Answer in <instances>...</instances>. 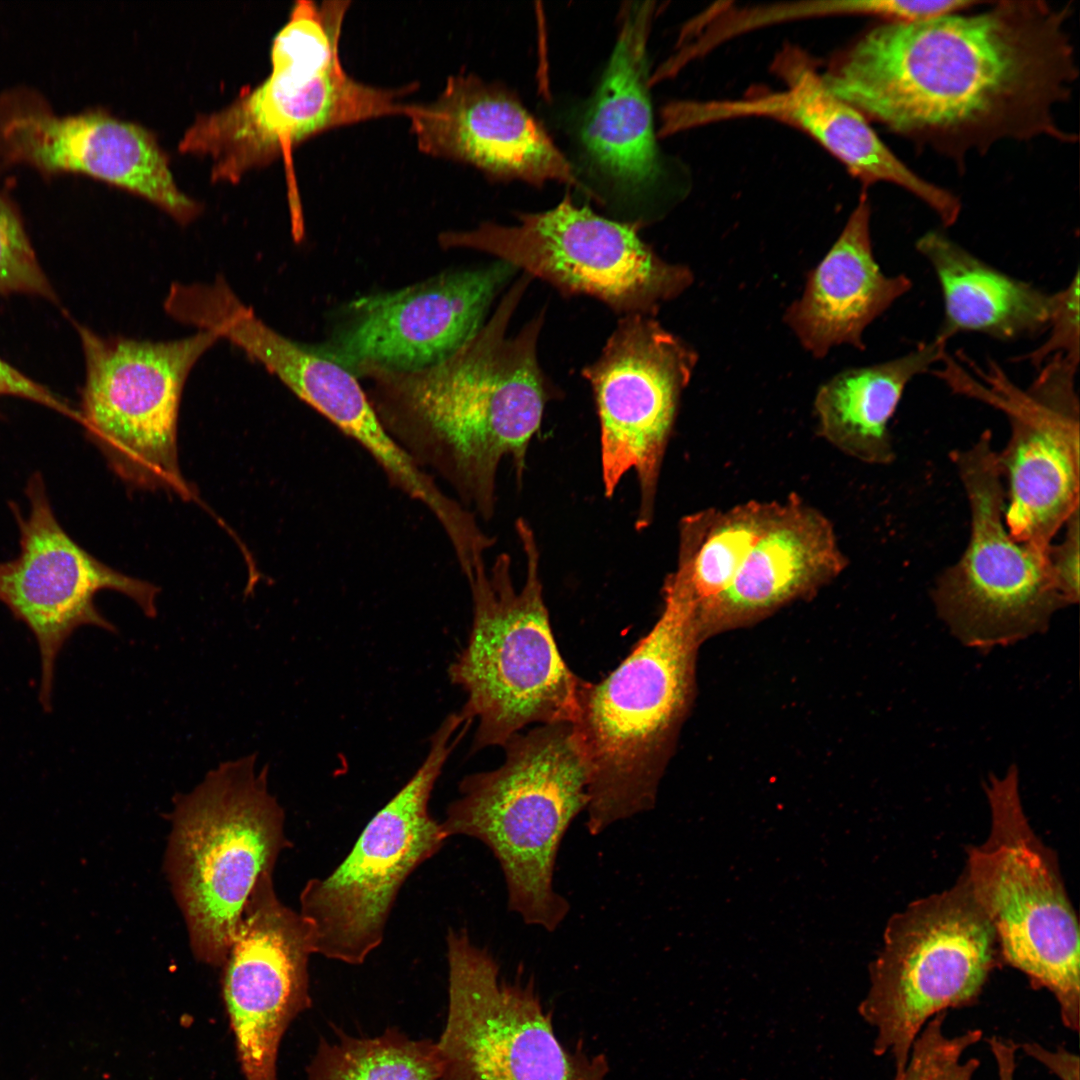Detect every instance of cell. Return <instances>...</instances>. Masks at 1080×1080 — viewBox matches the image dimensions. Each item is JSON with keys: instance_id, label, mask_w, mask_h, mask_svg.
Here are the masks:
<instances>
[{"instance_id": "1", "label": "cell", "mask_w": 1080, "mask_h": 1080, "mask_svg": "<svg viewBox=\"0 0 1080 1080\" xmlns=\"http://www.w3.org/2000/svg\"><path fill=\"white\" fill-rule=\"evenodd\" d=\"M990 5L877 25L842 50L823 79L869 122L959 166L1001 141L1073 142L1056 118L1078 78L1070 5Z\"/></svg>"}, {"instance_id": "2", "label": "cell", "mask_w": 1080, "mask_h": 1080, "mask_svg": "<svg viewBox=\"0 0 1080 1080\" xmlns=\"http://www.w3.org/2000/svg\"><path fill=\"white\" fill-rule=\"evenodd\" d=\"M530 279L523 274L480 331L443 362L366 378L368 399L387 432L484 520L495 512L500 461L511 458L520 482L552 396L537 358L542 315L506 335Z\"/></svg>"}, {"instance_id": "3", "label": "cell", "mask_w": 1080, "mask_h": 1080, "mask_svg": "<svg viewBox=\"0 0 1080 1080\" xmlns=\"http://www.w3.org/2000/svg\"><path fill=\"white\" fill-rule=\"evenodd\" d=\"M652 629L598 683L583 680L571 723L588 767L592 836L653 807L696 691L697 605L668 580Z\"/></svg>"}, {"instance_id": "4", "label": "cell", "mask_w": 1080, "mask_h": 1080, "mask_svg": "<svg viewBox=\"0 0 1080 1080\" xmlns=\"http://www.w3.org/2000/svg\"><path fill=\"white\" fill-rule=\"evenodd\" d=\"M348 11L342 1H297L270 50L269 75L225 108L199 116L179 142L208 156L214 181L236 182L330 129L391 115L408 117L402 99L416 85L378 88L350 76L339 42Z\"/></svg>"}, {"instance_id": "5", "label": "cell", "mask_w": 1080, "mask_h": 1080, "mask_svg": "<svg viewBox=\"0 0 1080 1080\" xmlns=\"http://www.w3.org/2000/svg\"><path fill=\"white\" fill-rule=\"evenodd\" d=\"M496 769L466 775L440 821L447 838L482 842L499 863L509 911L554 932L570 911L555 890L558 851L589 803L588 767L571 723L513 735Z\"/></svg>"}, {"instance_id": "6", "label": "cell", "mask_w": 1080, "mask_h": 1080, "mask_svg": "<svg viewBox=\"0 0 1080 1080\" xmlns=\"http://www.w3.org/2000/svg\"><path fill=\"white\" fill-rule=\"evenodd\" d=\"M516 531L526 557L520 590L511 559L481 560L464 575L472 600L468 640L448 668L466 695L459 711L476 724L472 751L500 746L526 726L572 723L582 679L563 660L551 629L539 575V551L529 524Z\"/></svg>"}, {"instance_id": "7", "label": "cell", "mask_w": 1080, "mask_h": 1080, "mask_svg": "<svg viewBox=\"0 0 1080 1080\" xmlns=\"http://www.w3.org/2000/svg\"><path fill=\"white\" fill-rule=\"evenodd\" d=\"M256 764L255 753L220 763L177 793L169 814L164 872L193 956L213 967L223 966L258 879L291 846L268 766Z\"/></svg>"}, {"instance_id": "8", "label": "cell", "mask_w": 1080, "mask_h": 1080, "mask_svg": "<svg viewBox=\"0 0 1080 1080\" xmlns=\"http://www.w3.org/2000/svg\"><path fill=\"white\" fill-rule=\"evenodd\" d=\"M983 786L990 831L983 843L966 848L963 872L994 928L1002 962L1048 990L1062 1024L1077 1033L1079 925L1058 858L1029 823L1015 764Z\"/></svg>"}, {"instance_id": "9", "label": "cell", "mask_w": 1080, "mask_h": 1080, "mask_svg": "<svg viewBox=\"0 0 1080 1080\" xmlns=\"http://www.w3.org/2000/svg\"><path fill=\"white\" fill-rule=\"evenodd\" d=\"M1002 963L994 928L964 872L951 887L908 904L888 922L859 1006L876 1031L873 1053H889L899 1075L924 1025L974 1005Z\"/></svg>"}, {"instance_id": "10", "label": "cell", "mask_w": 1080, "mask_h": 1080, "mask_svg": "<svg viewBox=\"0 0 1080 1080\" xmlns=\"http://www.w3.org/2000/svg\"><path fill=\"white\" fill-rule=\"evenodd\" d=\"M469 727L460 712L447 715L420 766L367 823L346 858L326 877L305 883L299 913L312 929L315 954L360 965L381 945L403 884L448 839L429 801Z\"/></svg>"}, {"instance_id": "11", "label": "cell", "mask_w": 1080, "mask_h": 1080, "mask_svg": "<svg viewBox=\"0 0 1080 1080\" xmlns=\"http://www.w3.org/2000/svg\"><path fill=\"white\" fill-rule=\"evenodd\" d=\"M965 491L970 534L960 558L936 579L938 617L963 645L987 652L1047 631L1068 607L1046 549L1015 540L1004 522L1005 490L991 435L950 455Z\"/></svg>"}, {"instance_id": "12", "label": "cell", "mask_w": 1080, "mask_h": 1080, "mask_svg": "<svg viewBox=\"0 0 1080 1080\" xmlns=\"http://www.w3.org/2000/svg\"><path fill=\"white\" fill-rule=\"evenodd\" d=\"M76 328L86 366L78 422L90 440L127 484L191 498L178 462L179 405L190 371L221 339L218 332L154 342Z\"/></svg>"}, {"instance_id": "13", "label": "cell", "mask_w": 1080, "mask_h": 1080, "mask_svg": "<svg viewBox=\"0 0 1080 1080\" xmlns=\"http://www.w3.org/2000/svg\"><path fill=\"white\" fill-rule=\"evenodd\" d=\"M950 360L941 380L953 392L1002 411L1010 436L997 461L1005 490L1004 522L1017 541L1045 549L1079 508L1080 406L1078 365L1057 356L1026 388L993 360Z\"/></svg>"}, {"instance_id": "14", "label": "cell", "mask_w": 1080, "mask_h": 1080, "mask_svg": "<svg viewBox=\"0 0 1080 1080\" xmlns=\"http://www.w3.org/2000/svg\"><path fill=\"white\" fill-rule=\"evenodd\" d=\"M519 223H483L439 235L442 248L489 253L566 294L597 298L624 315H654L694 280L685 265L662 259L638 224L606 219L577 206L570 194L554 208L518 216Z\"/></svg>"}, {"instance_id": "15", "label": "cell", "mask_w": 1080, "mask_h": 1080, "mask_svg": "<svg viewBox=\"0 0 1080 1080\" xmlns=\"http://www.w3.org/2000/svg\"><path fill=\"white\" fill-rule=\"evenodd\" d=\"M446 947L442 1080H605L606 1057L561 1044L532 982L501 979L497 960L466 929L449 928Z\"/></svg>"}, {"instance_id": "16", "label": "cell", "mask_w": 1080, "mask_h": 1080, "mask_svg": "<svg viewBox=\"0 0 1080 1080\" xmlns=\"http://www.w3.org/2000/svg\"><path fill=\"white\" fill-rule=\"evenodd\" d=\"M697 361V352L652 316L631 314L582 371L599 418L605 495L611 497L623 476L636 472L640 531L653 521L665 451Z\"/></svg>"}, {"instance_id": "17", "label": "cell", "mask_w": 1080, "mask_h": 1080, "mask_svg": "<svg viewBox=\"0 0 1080 1080\" xmlns=\"http://www.w3.org/2000/svg\"><path fill=\"white\" fill-rule=\"evenodd\" d=\"M517 270L497 259L355 298L337 310L327 336L311 347L357 378L435 366L480 331Z\"/></svg>"}, {"instance_id": "18", "label": "cell", "mask_w": 1080, "mask_h": 1080, "mask_svg": "<svg viewBox=\"0 0 1080 1080\" xmlns=\"http://www.w3.org/2000/svg\"><path fill=\"white\" fill-rule=\"evenodd\" d=\"M25 493L27 517L15 503L10 505L20 531V553L0 562V601L36 640L39 702L50 712L56 662L73 633L82 626L116 632L97 609L96 594L105 589L122 593L154 618L159 588L114 570L76 543L58 522L39 472L28 480Z\"/></svg>"}, {"instance_id": "19", "label": "cell", "mask_w": 1080, "mask_h": 1080, "mask_svg": "<svg viewBox=\"0 0 1080 1080\" xmlns=\"http://www.w3.org/2000/svg\"><path fill=\"white\" fill-rule=\"evenodd\" d=\"M772 71L778 90H753L738 98L679 100L661 112L659 136L743 118H764L796 128L812 138L864 187L891 183L906 190L939 217L956 222L961 203L950 191L911 170L879 138L870 122L837 97L808 53L786 44L775 55Z\"/></svg>"}, {"instance_id": "20", "label": "cell", "mask_w": 1080, "mask_h": 1080, "mask_svg": "<svg viewBox=\"0 0 1080 1080\" xmlns=\"http://www.w3.org/2000/svg\"><path fill=\"white\" fill-rule=\"evenodd\" d=\"M312 929L277 896L273 875L255 884L223 968L222 994L245 1080H277L291 1022L311 1007Z\"/></svg>"}, {"instance_id": "21", "label": "cell", "mask_w": 1080, "mask_h": 1080, "mask_svg": "<svg viewBox=\"0 0 1080 1080\" xmlns=\"http://www.w3.org/2000/svg\"><path fill=\"white\" fill-rule=\"evenodd\" d=\"M80 172L137 194L180 224L201 206L179 189L155 136L101 110L56 114L32 91L0 95V165Z\"/></svg>"}, {"instance_id": "22", "label": "cell", "mask_w": 1080, "mask_h": 1080, "mask_svg": "<svg viewBox=\"0 0 1080 1080\" xmlns=\"http://www.w3.org/2000/svg\"><path fill=\"white\" fill-rule=\"evenodd\" d=\"M411 131L425 154L473 165L497 180L565 183L594 194L543 126L508 89L473 74L450 76L429 104H414Z\"/></svg>"}, {"instance_id": "23", "label": "cell", "mask_w": 1080, "mask_h": 1080, "mask_svg": "<svg viewBox=\"0 0 1080 1080\" xmlns=\"http://www.w3.org/2000/svg\"><path fill=\"white\" fill-rule=\"evenodd\" d=\"M848 562L829 518L790 495L729 587L698 609L703 640L809 598L840 576Z\"/></svg>"}, {"instance_id": "24", "label": "cell", "mask_w": 1080, "mask_h": 1080, "mask_svg": "<svg viewBox=\"0 0 1080 1080\" xmlns=\"http://www.w3.org/2000/svg\"><path fill=\"white\" fill-rule=\"evenodd\" d=\"M653 3L627 8L580 140L591 166L618 192L636 196L665 174L648 94L647 42Z\"/></svg>"}, {"instance_id": "25", "label": "cell", "mask_w": 1080, "mask_h": 1080, "mask_svg": "<svg viewBox=\"0 0 1080 1080\" xmlns=\"http://www.w3.org/2000/svg\"><path fill=\"white\" fill-rule=\"evenodd\" d=\"M870 219V203L862 193L832 247L808 273L802 295L784 313L785 324L816 358L840 345L863 350L866 328L912 287L906 275L888 276L881 270Z\"/></svg>"}, {"instance_id": "26", "label": "cell", "mask_w": 1080, "mask_h": 1080, "mask_svg": "<svg viewBox=\"0 0 1080 1080\" xmlns=\"http://www.w3.org/2000/svg\"><path fill=\"white\" fill-rule=\"evenodd\" d=\"M941 287L944 317L937 337L978 332L1008 341L1047 330L1054 306L1049 294L982 261L939 231L916 242Z\"/></svg>"}, {"instance_id": "27", "label": "cell", "mask_w": 1080, "mask_h": 1080, "mask_svg": "<svg viewBox=\"0 0 1080 1080\" xmlns=\"http://www.w3.org/2000/svg\"><path fill=\"white\" fill-rule=\"evenodd\" d=\"M947 341L935 337L881 363L843 370L816 392L817 434L844 455L869 465L895 459L890 421L909 382L945 355Z\"/></svg>"}, {"instance_id": "28", "label": "cell", "mask_w": 1080, "mask_h": 1080, "mask_svg": "<svg viewBox=\"0 0 1080 1080\" xmlns=\"http://www.w3.org/2000/svg\"><path fill=\"white\" fill-rule=\"evenodd\" d=\"M781 506L782 500H750L727 509L708 508L683 517L679 524L677 566L668 577L699 609L729 587Z\"/></svg>"}, {"instance_id": "29", "label": "cell", "mask_w": 1080, "mask_h": 1080, "mask_svg": "<svg viewBox=\"0 0 1080 1080\" xmlns=\"http://www.w3.org/2000/svg\"><path fill=\"white\" fill-rule=\"evenodd\" d=\"M338 1040L319 1041L307 1080H442L436 1042L412 1039L390 1027L373 1038L338 1031Z\"/></svg>"}, {"instance_id": "30", "label": "cell", "mask_w": 1080, "mask_h": 1080, "mask_svg": "<svg viewBox=\"0 0 1080 1080\" xmlns=\"http://www.w3.org/2000/svg\"><path fill=\"white\" fill-rule=\"evenodd\" d=\"M946 1016L947 1012L939 1013L924 1025L904 1070L894 1080H973L980 1061L963 1059V1055L982 1039V1031L970 1029L949 1036L944 1031Z\"/></svg>"}, {"instance_id": "31", "label": "cell", "mask_w": 1080, "mask_h": 1080, "mask_svg": "<svg viewBox=\"0 0 1080 1080\" xmlns=\"http://www.w3.org/2000/svg\"><path fill=\"white\" fill-rule=\"evenodd\" d=\"M22 293L57 302L15 203L0 190V294Z\"/></svg>"}, {"instance_id": "32", "label": "cell", "mask_w": 1080, "mask_h": 1080, "mask_svg": "<svg viewBox=\"0 0 1080 1080\" xmlns=\"http://www.w3.org/2000/svg\"><path fill=\"white\" fill-rule=\"evenodd\" d=\"M1079 271L1062 290L1054 293L1049 337L1031 352L1020 357L1036 368L1051 358L1060 356L1079 365Z\"/></svg>"}, {"instance_id": "33", "label": "cell", "mask_w": 1080, "mask_h": 1080, "mask_svg": "<svg viewBox=\"0 0 1080 1080\" xmlns=\"http://www.w3.org/2000/svg\"><path fill=\"white\" fill-rule=\"evenodd\" d=\"M1077 508L1064 524L1063 539L1051 543L1046 549L1048 567L1056 588L1067 606L1079 602V555H1080V520Z\"/></svg>"}, {"instance_id": "34", "label": "cell", "mask_w": 1080, "mask_h": 1080, "mask_svg": "<svg viewBox=\"0 0 1080 1080\" xmlns=\"http://www.w3.org/2000/svg\"><path fill=\"white\" fill-rule=\"evenodd\" d=\"M3 395L36 402L78 420V412L66 401L0 358V396Z\"/></svg>"}, {"instance_id": "35", "label": "cell", "mask_w": 1080, "mask_h": 1080, "mask_svg": "<svg viewBox=\"0 0 1080 1080\" xmlns=\"http://www.w3.org/2000/svg\"><path fill=\"white\" fill-rule=\"evenodd\" d=\"M1021 1050L1044 1065L1060 1080H1079V1057L1064 1047L1049 1050L1036 1042H1025Z\"/></svg>"}, {"instance_id": "36", "label": "cell", "mask_w": 1080, "mask_h": 1080, "mask_svg": "<svg viewBox=\"0 0 1080 1080\" xmlns=\"http://www.w3.org/2000/svg\"><path fill=\"white\" fill-rule=\"evenodd\" d=\"M998 1080H1014L1016 1054L1009 1047H1000L993 1052Z\"/></svg>"}]
</instances>
